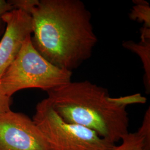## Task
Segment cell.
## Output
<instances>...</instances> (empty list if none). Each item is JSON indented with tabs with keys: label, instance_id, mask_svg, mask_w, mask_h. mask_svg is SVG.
Returning <instances> with one entry per match:
<instances>
[{
	"label": "cell",
	"instance_id": "obj_1",
	"mask_svg": "<svg viewBox=\"0 0 150 150\" xmlns=\"http://www.w3.org/2000/svg\"><path fill=\"white\" fill-rule=\"evenodd\" d=\"M30 15L33 45L50 63L72 72L91 57L98 40L82 1L38 0Z\"/></svg>",
	"mask_w": 150,
	"mask_h": 150
},
{
	"label": "cell",
	"instance_id": "obj_7",
	"mask_svg": "<svg viewBox=\"0 0 150 150\" xmlns=\"http://www.w3.org/2000/svg\"><path fill=\"white\" fill-rule=\"evenodd\" d=\"M122 143L112 150H150V116L145 114L141 126L135 132H129Z\"/></svg>",
	"mask_w": 150,
	"mask_h": 150
},
{
	"label": "cell",
	"instance_id": "obj_5",
	"mask_svg": "<svg viewBox=\"0 0 150 150\" xmlns=\"http://www.w3.org/2000/svg\"><path fill=\"white\" fill-rule=\"evenodd\" d=\"M0 150H50L33 120L10 111L0 116Z\"/></svg>",
	"mask_w": 150,
	"mask_h": 150
},
{
	"label": "cell",
	"instance_id": "obj_12",
	"mask_svg": "<svg viewBox=\"0 0 150 150\" xmlns=\"http://www.w3.org/2000/svg\"><path fill=\"white\" fill-rule=\"evenodd\" d=\"M12 10L13 9L9 1L0 0V35L3 32L6 26L5 23L2 20V16L7 12Z\"/></svg>",
	"mask_w": 150,
	"mask_h": 150
},
{
	"label": "cell",
	"instance_id": "obj_6",
	"mask_svg": "<svg viewBox=\"0 0 150 150\" xmlns=\"http://www.w3.org/2000/svg\"><path fill=\"white\" fill-rule=\"evenodd\" d=\"M6 25L0 41V79L20 52L22 45L33 32L31 16L24 11L13 9L2 16Z\"/></svg>",
	"mask_w": 150,
	"mask_h": 150
},
{
	"label": "cell",
	"instance_id": "obj_2",
	"mask_svg": "<svg viewBox=\"0 0 150 150\" xmlns=\"http://www.w3.org/2000/svg\"><path fill=\"white\" fill-rule=\"evenodd\" d=\"M47 93L54 110L67 122L91 129L113 144L129 132L127 106L102 87L88 81H71Z\"/></svg>",
	"mask_w": 150,
	"mask_h": 150
},
{
	"label": "cell",
	"instance_id": "obj_4",
	"mask_svg": "<svg viewBox=\"0 0 150 150\" xmlns=\"http://www.w3.org/2000/svg\"><path fill=\"white\" fill-rule=\"evenodd\" d=\"M32 120L50 150H112L116 146L91 129L64 121L47 98L37 105Z\"/></svg>",
	"mask_w": 150,
	"mask_h": 150
},
{
	"label": "cell",
	"instance_id": "obj_3",
	"mask_svg": "<svg viewBox=\"0 0 150 150\" xmlns=\"http://www.w3.org/2000/svg\"><path fill=\"white\" fill-rule=\"evenodd\" d=\"M72 76V72L59 68L45 59L33 46L31 35L1 77L0 86L10 97L26 88H40L48 92L69 83Z\"/></svg>",
	"mask_w": 150,
	"mask_h": 150
},
{
	"label": "cell",
	"instance_id": "obj_9",
	"mask_svg": "<svg viewBox=\"0 0 150 150\" xmlns=\"http://www.w3.org/2000/svg\"><path fill=\"white\" fill-rule=\"evenodd\" d=\"M134 5L129 15L131 20L144 23V28H150V7L144 0H134Z\"/></svg>",
	"mask_w": 150,
	"mask_h": 150
},
{
	"label": "cell",
	"instance_id": "obj_10",
	"mask_svg": "<svg viewBox=\"0 0 150 150\" xmlns=\"http://www.w3.org/2000/svg\"><path fill=\"white\" fill-rule=\"evenodd\" d=\"M9 2L13 9L20 10L30 14L32 8L37 5L38 0H11Z\"/></svg>",
	"mask_w": 150,
	"mask_h": 150
},
{
	"label": "cell",
	"instance_id": "obj_11",
	"mask_svg": "<svg viewBox=\"0 0 150 150\" xmlns=\"http://www.w3.org/2000/svg\"><path fill=\"white\" fill-rule=\"evenodd\" d=\"M11 97L4 92L0 86V116L11 111Z\"/></svg>",
	"mask_w": 150,
	"mask_h": 150
},
{
	"label": "cell",
	"instance_id": "obj_8",
	"mask_svg": "<svg viewBox=\"0 0 150 150\" xmlns=\"http://www.w3.org/2000/svg\"><path fill=\"white\" fill-rule=\"evenodd\" d=\"M124 48L137 54L140 58L145 71L144 84L147 93L150 92V39L141 40L139 43L132 41H125Z\"/></svg>",
	"mask_w": 150,
	"mask_h": 150
}]
</instances>
